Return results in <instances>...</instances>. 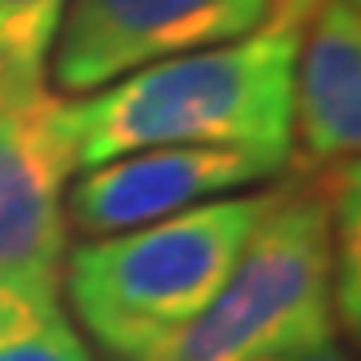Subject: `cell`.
Wrapping results in <instances>:
<instances>
[{"instance_id":"cell-5","label":"cell","mask_w":361,"mask_h":361,"mask_svg":"<svg viewBox=\"0 0 361 361\" xmlns=\"http://www.w3.org/2000/svg\"><path fill=\"white\" fill-rule=\"evenodd\" d=\"M269 177L277 169L237 149H141L80 169L65 189V225L80 237H109Z\"/></svg>"},{"instance_id":"cell-6","label":"cell","mask_w":361,"mask_h":361,"mask_svg":"<svg viewBox=\"0 0 361 361\" xmlns=\"http://www.w3.org/2000/svg\"><path fill=\"white\" fill-rule=\"evenodd\" d=\"M56 97L0 101V277L61 281L68 149L52 121Z\"/></svg>"},{"instance_id":"cell-11","label":"cell","mask_w":361,"mask_h":361,"mask_svg":"<svg viewBox=\"0 0 361 361\" xmlns=\"http://www.w3.org/2000/svg\"><path fill=\"white\" fill-rule=\"evenodd\" d=\"M261 361H353V353H345L341 337H334V341H322V345H305V349H293V353H273V357H261Z\"/></svg>"},{"instance_id":"cell-2","label":"cell","mask_w":361,"mask_h":361,"mask_svg":"<svg viewBox=\"0 0 361 361\" xmlns=\"http://www.w3.org/2000/svg\"><path fill=\"white\" fill-rule=\"evenodd\" d=\"M265 201L269 189L217 197L65 253L61 289L77 329L113 361H161L217 297Z\"/></svg>"},{"instance_id":"cell-4","label":"cell","mask_w":361,"mask_h":361,"mask_svg":"<svg viewBox=\"0 0 361 361\" xmlns=\"http://www.w3.org/2000/svg\"><path fill=\"white\" fill-rule=\"evenodd\" d=\"M269 16L273 0H68L49 80L85 97L145 65L253 37Z\"/></svg>"},{"instance_id":"cell-7","label":"cell","mask_w":361,"mask_h":361,"mask_svg":"<svg viewBox=\"0 0 361 361\" xmlns=\"http://www.w3.org/2000/svg\"><path fill=\"white\" fill-rule=\"evenodd\" d=\"M293 68V153L301 177L357 161L361 145V0H322L305 20Z\"/></svg>"},{"instance_id":"cell-10","label":"cell","mask_w":361,"mask_h":361,"mask_svg":"<svg viewBox=\"0 0 361 361\" xmlns=\"http://www.w3.org/2000/svg\"><path fill=\"white\" fill-rule=\"evenodd\" d=\"M322 0H273V16L265 28H301L317 13Z\"/></svg>"},{"instance_id":"cell-8","label":"cell","mask_w":361,"mask_h":361,"mask_svg":"<svg viewBox=\"0 0 361 361\" xmlns=\"http://www.w3.org/2000/svg\"><path fill=\"white\" fill-rule=\"evenodd\" d=\"M0 361H92L61 281L0 277Z\"/></svg>"},{"instance_id":"cell-3","label":"cell","mask_w":361,"mask_h":361,"mask_svg":"<svg viewBox=\"0 0 361 361\" xmlns=\"http://www.w3.org/2000/svg\"><path fill=\"white\" fill-rule=\"evenodd\" d=\"M341 334L334 217L322 177L269 189L225 285L161 361H261Z\"/></svg>"},{"instance_id":"cell-9","label":"cell","mask_w":361,"mask_h":361,"mask_svg":"<svg viewBox=\"0 0 361 361\" xmlns=\"http://www.w3.org/2000/svg\"><path fill=\"white\" fill-rule=\"evenodd\" d=\"M68 0H0V101L49 92V61Z\"/></svg>"},{"instance_id":"cell-1","label":"cell","mask_w":361,"mask_h":361,"mask_svg":"<svg viewBox=\"0 0 361 361\" xmlns=\"http://www.w3.org/2000/svg\"><path fill=\"white\" fill-rule=\"evenodd\" d=\"M297 44L301 28H261L145 65L85 97H56L52 121L73 173L141 149H237L285 173Z\"/></svg>"}]
</instances>
